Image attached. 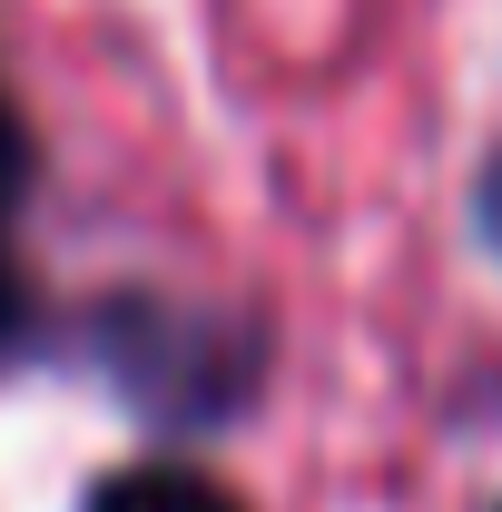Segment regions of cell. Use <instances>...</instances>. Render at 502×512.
<instances>
[{
  "instance_id": "cell-2",
  "label": "cell",
  "mask_w": 502,
  "mask_h": 512,
  "mask_svg": "<svg viewBox=\"0 0 502 512\" xmlns=\"http://www.w3.org/2000/svg\"><path fill=\"white\" fill-rule=\"evenodd\" d=\"M79 512H247V503L197 463H119Z\"/></svg>"
},
{
  "instance_id": "cell-1",
  "label": "cell",
  "mask_w": 502,
  "mask_h": 512,
  "mask_svg": "<svg viewBox=\"0 0 502 512\" xmlns=\"http://www.w3.org/2000/svg\"><path fill=\"white\" fill-rule=\"evenodd\" d=\"M109 375L128 404L168 414V424H217L227 404L256 394V335L237 316H207V306H158V296H128L109 316Z\"/></svg>"
},
{
  "instance_id": "cell-3",
  "label": "cell",
  "mask_w": 502,
  "mask_h": 512,
  "mask_svg": "<svg viewBox=\"0 0 502 512\" xmlns=\"http://www.w3.org/2000/svg\"><path fill=\"white\" fill-rule=\"evenodd\" d=\"M20 188H30V128H20L10 99H0V217L20 207Z\"/></svg>"
},
{
  "instance_id": "cell-6",
  "label": "cell",
  "mask_w": 502,
  "mask_h": 512,
  "mask_svg": "<svg viewBox=\"0 0 502 512\" xmlns=\"http://www.w3.org/2000/svg\"><path fill=\"white\" fill-rule=\"evenodd\" d=\"M493 512H502V503H493Z\"/></svg>"
},
{
  "instance_id": "cell-4",
  "label": "cell",
  "mask_w": 502,
  "mask_h": 512,
  "mask_svg": "<svg viewBox=\"0 0 502 512\" xmlns=\"http://www.w3.org/2000/svg\"><path fill=\"white\" fill-rule=\"evenodd\" d=\"M473 227H483V247L502 256V148H493V168L473 178Z\"/></svg>"
},
{
  "instance_id": "cell-5",
  "label": "cell",
  "mask_w": 502,
  "mask_h": 512,
  "mask_svg": "<svg viewBox=\"0 0 502 512\" xmlns=\"http://www.w3.org/2000/svg\"><path fill=\"white\" fill-rule=\"evenodd\" d=\"M20 316H30V286H20V256L0 247V345L20 335Z\"/></svg>"
}]
</instances>
